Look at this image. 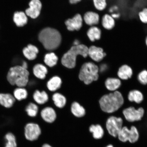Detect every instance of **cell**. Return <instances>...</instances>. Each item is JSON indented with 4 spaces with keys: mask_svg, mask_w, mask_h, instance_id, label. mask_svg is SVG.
<instances>
[{
    "mask_svg": "<svg viewBox=\"0 0 147 147\" xmlns=\"http://www.w3.org/2000/svg\"><path fill=\"white\" fill-rule=\"evenodd\" d=\"M124 102L122 93L116 91L103 95L99 100V103L103 112L111 114L120 109L123 105Z\"/></svg>",
    "mask_w": 147,
    "mask_h": 147,
    "instance_id": "1",
    "label": "cell"
},
{
    "mask_svg": "<svg viewBox=\"0 0 147 147\" xmlns=\"http://www.w3.org/2000/svg\"><path fill=\"white\" fill-rule=\"evenodd\" d=\"M38 39L47 50L51 51L59 47L61 41V36L56 29L47 28L40 32Z\"/></svg>",
    "mask_w": 147,
    "mask_h": 147,
    "instance_id": "2",
    "label": "cell"
},
{
    "mask_svg": "<svg viewBox=\"0 0 147 147\" xmlns=\"http://www.w3.org/2000/svg\"><path fill=\"white\" fill-rule=\"evenodd\" d=\"M89 47L84 45L74 46L63 55L61 59V63L67 68L71 69L76 65L77 57L81 55L86 58L88 56Z\"/></svg>",
    "mask_w": 147,
    "mask_h": 147,
    "instance_id": "3",
    "label": "cell"
},
{
    "mask_svg": "<svg viewBox=\"0 0 147 147\" xmlns=\"http://www.w3.org/2000/svg\"><path fill=\"white\" fill-rule=\"evenodd\" d=\"M29 73L27 69L20 65H16L9 69L7 80L9 83L18 87H24L29 82Z\"/></svg>",
    "mask_w": 147,
    "mask_h": 147,
    "instance_id": "4",
    "label": "cell"
},
{
    "mask_svg": "<svg viewBox=\"0 0 147 147\" xmlns=\"http://www.w3.org/2000/svg\"><path fill=\"white\" fill-rule=\"evenodd\" d=\"M99 69L98 66L93 62H86L80 70L79 78L86 85H89L99 78Z\"/></svg>",
    "mask_w": 147,
    "mask_h": 147,
    "instance_id": "5",
    "label": "cell"
},
{
    "mask_svg": "<svg viewBox=\"0 0 147 147\" xmlns=\"http://www.w3.org/2000/svg\"><path fill=\"white\" fill-rule=\"evenodd\" d=\"M140 134L137 127L132 125L130 127L123 126L117 135V139L122 143H129L134 144L138 142Z\"/></svg>",
    "mask_w": 147,
    "mask_h": 147,
    "instance_id": "6",
    "label": "cell"
},
{
    "mask_svg": "<svg viewBox=\"0 0 147 147\" xmlns=\"http://www.w3.org/2000/svg\"><path fill=\"white\" fill-rule=\"evenodd\" d=\"M124 121L121 117L111 116L108 117L105 123V128L110 136L117 138L119 132L123 126Z\"/></svg>",
    "mask_w": 147,
    "mask_h": 147,
    "instance_id": "7",
    "label": "cell"
},
{
    "mask_svg": "<svg viewBox=\"0 0 147 147\" xmlns=\"http://www.w3.org/2000/svg\"><path fill=\"white\" fill-rule=\"evenodd\" d=\"M122 113L125 119L127 122L134 123L142 120L145 111L142 107L136 109L134 107H130L123 110Z\"/></svg>",
    "mask_w": 147,
    "mask_h": 147,
    "instance_id": "8",
    "label": "cell"
},
{
    "mask_svg": "<svg viewBox=\"0 0 147 147\" xmlns=\"http://www.w3.org/2000/svg\"><path fill=\"white\" fill-rule=\"evenodd\" d=\"M41 133V128L37 124L29 123L25 127V136L27 140L34 141L38 138Z\"/></svg>",
    "mask_w": 147,
    "mask_h": 147,
    "instance_id": "9",
    "label": "cell"
},
{
    "mask_svg": "<svg viewBox=\"0 0 147 147\" xmlns=\"http://www.w3.org/2000/svg\"><path fill=\"white\" fill-rule=\"evenodd\" d=\"M106 56V53L102 47L92 45L89 48L88 56L95 62L102 61Z\"/></svg>",
    "mask_w": 147,
    "mask_h": 147,
    "instance_id": "10",
    "label": "cell"
},
{
    "mask_svg": "<svg viewBox=\"0 0 147 147\" xmlns=\"http://www.w3.org/2000/svg\"><path fill=\"white\" fill-rule=\"evenodd\" d=\"M29 8L26 10V14L32 18L39 16L42 8V3L39 0H32L29 3Z\"/></svg>",
    "mask_w": 147,
    "mask_h": 147,
    "instance_id": "11",
    "label": "cell"
},
{
    "mask_svg": "<svg viewBox=\"0 0 147 147\" xmlns=\"http://www.w3.org/2000/svg\"><path fill=\"white\" fill-rule=\"evenodd\" d=\"M82 18L80 14H76L72 18L65 22L68 30L70 31L80 30L82 26Z\"/></svg>",
    "mask_w": 147,
    "mask_h": 147,
    "instance_id": "12",
    "label": "cell"
},
{
    "mask_svg": "<svg viewBox=\"0 0 147 147\" xmlns=\"http://www.w3.org/2000/svg\"><path fill=\"white\" fill-rule=\"evenodd\" d=\"M89 131L92 134L93 139L97 140L102 139L106 134L104 127L98 124L91 125L89 127Z\"/></svg>",
    "mask_w": 147,
    "mask_h": 147,
    "instance_id": "13",
    "label": "cell"
},
{
    "mask_svg": "<svg viewBox=\"0 0 147 147\" xmlns=\"http://www.w3.org/2000/svg\"><path fill=\"white\" fill-rule=\"evenodd\" d=\"M84 19L86 23L91 27L98 24L100 21V16L98 13L92 11L86 13Z\"/></svg>",
    "mask_w": 147,
    "mask_h": 147,
    "instance_id": "14",
    "label": "cell"
},
{
    "mask_svg": "<svg viewBox=\"0 0 147 147\" xmlns=\"http://www.w3.org/2000/svg\"><path fill=\"white\" fill-rule=\"evenodd\" d=\"M41 115L44 121L49 123L54 122L57 117L56 111L53 108L50 107L43 108L41 111Z\"/></svg>",
    "mask_w": 147,
    "mask_h": 147,
    "instance_id": "15",
    "label": "cell"
},
{
    "mask_svg": "<svg viewBox=\"0 0 147 147\" xmlns=\"http://www.w3.org/2000/svg\"><path fill=\"white\" fill-rule=\"evenodd\" d=\"M100 22L102 27L106 30H112L115 27V20L109 13L104 14L101 18Z\"/></svg>",
    "mask_w": 147,
    "mask_h": 147,
    "instance_id": "16",
    "label": "cell"
},
{
    "mask_svg": "<svg viewBox=\"0 0 147 147\" xmlns=\"http://www.w3.org/2000/svg\"><path fill=\"white\" fill-rule=\"evenodd\" d=\"M133 75V69L127 64H124L121 66L117 73L119 79L124 80H127L131 78Z\"/></svg>",
    "mask_w": 147,
    "mask_h": 147,
    "instance_id": "17",
    "label": "cell"
},
{
    "mask_svg": "<svg viewBox=\"0 0 147 147\" xmlns=\"http://www.w3.org/2000/svg\"><path fill=\"white\" fill-rule=\"evenodd\" d=\"M105 85L108 90L111 92L117 91L121 85L120 79L114 78H109L106 79Z\"/></svg>",
    "mask_w": 147,
    "mask_h": 147,
    "instance_id": "18",
    "label": "cell"
},
{
    "mask_svg": "<svg viewBox=\"0 0 147 147\" xmlns=\"http://www.w3.org/2000/svg\"><path fill=\"white\" fill-rule=\"evenodd\" d=\"M87 35L90 41L94 42L101 39L102 31L100 28L96 26H91L87 31Z\"/></svg>",
    "mask_w": 147,
    "mask_h": 147,
    "instance_id": "19",
    "label": "cell"
},
{
    "mask_svg": "<svg viewBox=\"0 0 147 147\" xmlns=\"http://www.w3.org/2000/svg\"><path fill=\"white\" fill-rule=\"evenodd\" d=\"M23 52L24 56L27 59L33 60L36 58L38 50L35 46L29 45L24 49Z\"/></svg>",
    "mask_w": 147,
    "mask_h": 147,
    "instance_id": "20",
    "label": "cell"
},
{
    "mask_svg": "<svg viewBox=\"0 0 147 147\" xmlns=\"http://www.w3.org/2000/svg\"><path fill=\"white\" fill-rule=\"evenodd\" d=\"M33 73L37 78L44 80L46 78L48 73V69L43 64H37L33 67Z\"/></svg>",
    "mask_w": 147,
    "mask_h": 147,
    "instance_id": "21",
    "label": "cell"
},
{
    "mask_svg": "<svg viewBox=\"0 0 147 147\" xmlns=\"http://www.w3.org/2000/svg\"><path fill=\"white\" fill-rule=\"evenodd\" d=\"M15 101L14 96L10 94L0 93V105L5 108L11 107Z\"/></svg>",
    "mask_w": 147,
    "mask_h": 147,
    "instance_id": "22",
    "label": "cell"
},
{
    "mask_svg": "<svg viewBox=\"0 0 147 147\" xmlns=\"http://www.w3.org/2000/svg\"><path fill=\"white\" fill-rule=\"evenodd\" d=\"M62 81L58 76H54L51 78L47 83V87L49 91L55 92L61 87Z\"/></svg>",
    "mask_w": 147,
    "mask_h": 147,
    "instance_id": "23",
    "label": "cell"
},
{
    "mask_svg": "<svg viewBox=\"0 0 147 147\" xmlns=\"http://www.w3.org/2000/svg\"><path fill=\"white\" fill-rule=\"evenodd\" d=\"M128 99L130 102H134L139 104L142 102L144 96L141 91L137 90H133L129 92Z\"/></svg>",
    "mask_w": 147,
    "mask_h": 147,
    "instance_id": "24",
    "label": "cell"
},
{
    "mask_svg": "<svg viewBox=\"0 0 147 147\" xmlns=\"http://www.w3.org/2000/svg\"><path fill=\"white\" fill-rule=\"evenodd\" d=\"M33 97L36 103L40 105L45 104L49 99L48 95L46 92L44 91L40 92L38 90L34 92Z\"/></svg>",
    "mask_w": 147,
    "mask_h": 147,
    "instance_id": "25",
    "label": "cell"
},
{
    "mask_svg": "<svg viewBox=\"0 0 147 147\" xmlns=\"http://www.w3.org/2000/svg\"><path fill=\"white\" fill-rule=\"evenodd\" d=\"M13 21L18 27L24 26L27 23L28 19L26 14L23 12H16L13 16Z\"/></svg>",
    "mask_w": 147,
    "mask_h": 147,
    "instance_id": "26",
    "label": "cell"
},
{
    "mask_svg": "<svg viewBox=\"0 0 147 147\" xmlns=\"http://www.w3.org/2000/svg\"><path fill=\"white\" fill-rule=\"evenodd\" d=\"M71 111L75 116L82 117L86 114V110L78 102H75L71 105Z\"/></svg>",
    "mask_w": 147,
    "mask_h": 147,
    "instance_id": "27",
    "label": "cell"
},
{
    "mask_svg": "<svg viewBox=\"0 0 147 147\" xmlns=\"http://www.w3.org/2000/svg\"><path fill=\"white\" fill-rule=\"evenodd\" d=\"M52 100L55 105L58 108L64 107L67 102V99L63 95L59 93H56L53 95Z\"/></svg>",
    "mask_w": 147,
    "mask_h": 147,
    "instance_id": "28",
    "label": "cell"
},
{
    "mask_svg": "<svg viewBox=\"0 0 147 147\" xmlns=\"http://www.w3.org/2000/svg\"><path fill=\"white\" fill-rule=\"evenodd\" d=\"M58 58V57L54 53H48L45 55L44 62L46 65L52 67H54L57 63Z\"/></svg>",
    "mask_w": 147,
    "mask_h": 147,
    "instance_id": "29",
    "label": "cell"
},
{
    "mask_svg": "<svg viewBox=\"0 0 147 147\" xmlns=\"http://www.w3.org/2000/svg\"><path fill=\"white\" fill-rule=\"evenodd\" d=\"M13 94L15 98L20 101L27 98L28 92L24 87H19L14 90Z\"/></svg>",
    "mask_w": 147,
    "mask_h": 147,
    "instance_id": "30",
    "label": "cell"
},
{
    "mask_svg": "<svg viewBox=\"0 0 147 147\" xmlns=\"http://www.w3.org/2000/svg\"><path fill=\"white\" fill-rule=\"evenodd\" d=\"M7 142L4 147H17L16 138L14 134L11 132L7 133L5 136Z\"/></svg>",
    "mask_w": 147,
    "mask_h": 147,
    "instance_id": "31",
    "label": "cell"
},
{
    "mask_svg": "<svg viewBox=\"0 0 147 147\" xmlns=\"http://www.w3.org/2000/svg\"><path fill=\"white\" fill-rule=\"evenodd\" d=\"M38 108L37 105L33 102H30L26 108V111L29 117H35L37 115Z\"/></svg>",
    "mask_w": 147,
    "mask_h": 147,
    "instance_id": "32",
    "label": "cell"
},
{
    "mask_svg": "<svg viewBox=\"0 0 147 147\" xmlns=\"http://www.w3.org/2000/svg\"><path fill=\"white\" fill-rule=\"evenodd\" d=\"M93 3L95 8L100 11L105 10L107 6V0H93Z\"/></svg>",
    "mask_w": 147,
    "mask_h": 147,
    "instance_id": "33",
    "label": "cell"
},
{
    "mask_svg": "<svg viewBox=\"0 0 147 147\" xmlns=\"http://www.w3.org/2000/svg\"><path fill=\"white\" fill-rule=\"evenodd\" d=\"M138 80L139 82L143 85L147 84V70H143L139 73L138 75Z\"/></svg>",
    "mask_w": 147,
    "mask_h": 147,
    "instance_id": "34",
    "label": "cell"
},
{
    "mask_svg": "<svg viewBox=\"0 0 147 147\" xmlns=\"http://www.w3.org/2000/svg\"><path fill=\"white\" fill-rule=\"evenodd\" d=\"M138 16L141 23L147 24V7H145L140 11Z\"/></svg>",
    "mask_w": 147,
    "mask_h": 147,
    "instance_id": "35",
    "label": "cell"
},
{
    "mask_svg": "<svg viewBox=\"0 0 147 147\" xmlns=\"http://www.w3.org/2000/svg\"><path fill=\"white\" fill-rule=\"evenodd\" d=\"M118 9V7L117 5H113V6H111L109 9V14H111L117 12Z\"/></svg>",
    "mask_w": 147,
    "mask_h": 147,
    "instance_id": "36",
    "label": "cell"
},
{
    "mask_svg": "<svg viewBox=\"0 0 147 147\" xmlns=\"http://www.w3.org/2000/svg\"><path fill=\"white\" fill-rule=\"evenodd\" d=\"M110 14L111 15L112 17H113V18H114L115 20L119 19L121 17L120 13H119L118 12Z\"/></svg>",
    "mask_w": 147,
    "mask_h": 147,
    "instance_id": "37",
    "label": "cell"
},
{
    "mask_svg": "<svg viewBox=\"0 0 147 147\" xmlns=\"http://www.w3.org/2000/svg\"><path fill=\"white\" fill-rule=\"evenodd\" d=\"M21 66L24 68L26 69H27L28 67V64L27 62L25 61H24L22 62Z\"/></svg>",
    "mask_w": 147,
    "mask_h": 147,
    "instance_id": "38",
    "label": "cell"
},
{
    "mask_svg": "<svg viewBox=\"0 0 147 147\" xmlns=\"http://www.w3.org/2000/svg\"><path fill=\"white\" fill-rule=\"evenodd\" d=\"M81 1L82 0H69V2L71 4H75Z\"/></svg>",
    "mask_w": 147,
    "mask_h": 147,
    "instance_id": "39",
    "label": "cell"
},
{
    "mask_svg": "<svg viewBox=\"0 0 147 147\" xmlns=\"http://www.w3.org/2000/svg\"><path fill=\"white\" fill-rule=\"evenodd\" d=\"M104 147H115L114 145L113 144H111V143H109L107 144L106 146H105Z\"/></svg>",
    "mask_w": 147,
    "mask_h": 147,
    "instance_id": "40",
    "label": "cell"
},
{
    "mask_svg": "<svg viewBox=\"0 0 147 147\" xmlns=\"http://www.w3.org/2000/svg\"><path fill=\"white\" fill-rule=\"evenodd\" d=\"M74 46L78 45H80V42L78 40H75L74 42Z\"/></svg>",
    "mask_w": 147,
    "mask_h": 147,
    "instance_id": "41",
    "label": "cell"
},
{
    "mask_svg": "<svg viewBox=\"0 0 147 147\" xmlns=\"http://www.w3.org/2000/svg\"><path fill=\"white\" fill-rule=\"evenodd\" d=\"M42 147H52V146H51L50 145H49V144H44L43 146H42Z\"/></svg>",
    "mask_w": 147,
    "mask_h": 147,
    "instance_id": "42",
    "label": "cell"
},
{
    "mask_svg": "<svg viewBox=\"0 0 147 147\" xmlns=\"http://www.w3.org/2000/svg\"><path fill=\"white\" fill-rule=\"evenodd\" d=\"M145 44H146V47H147V35L146 36V38H145Z\"/></svg>",
    "mask_w": 147,
    "mask_h": 147,
    "instance_id": "43",
    "label": "cell"
}]
</instances>
